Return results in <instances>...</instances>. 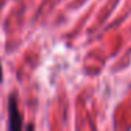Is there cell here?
I'll use <instances>...</instances> for the list:
<instances>
[{"instance_id": "6da1fadb", "label": "cell", "mask_w": 131, "mask_h": 131, "mask_svg": "<svg viewBox=\"0 0 131 131\" xmlns=\"http://www.w3.org/2000/svg\"><path fill=\"white\" fill-rule=\"evenodd\" d=\"M9 131H23V118L18 111L16 94L9 97Z\"/></svg>"}, {"instance_id": "7a4b0ae2", "label": "cell", "mask_w": 131, "mask_h": 131, "mask_svg": "<svg viewBox=\"0 0 131 131\" xmlns=\"http://www.w3.org/2000/svg\"><path fill=\"white\" fill-rule=\"evenodd\" d=\"M3 82V68H2V62H0V83Z\"/></svg>"}, {"instance_id": "3957f363", "label": "cell", "mask_w": 131, "mask_h": 131, "mask_svg": "<svg viewBox=\"0 0 131 131\" xmlns=\"http://www.w3.org/2000/svg\"><path fill=\"white\" fill-rule=\"evenodd\" d=\"M26 131H32V124H28L27 125V130Z\"/></svg>"}]
</instances>
